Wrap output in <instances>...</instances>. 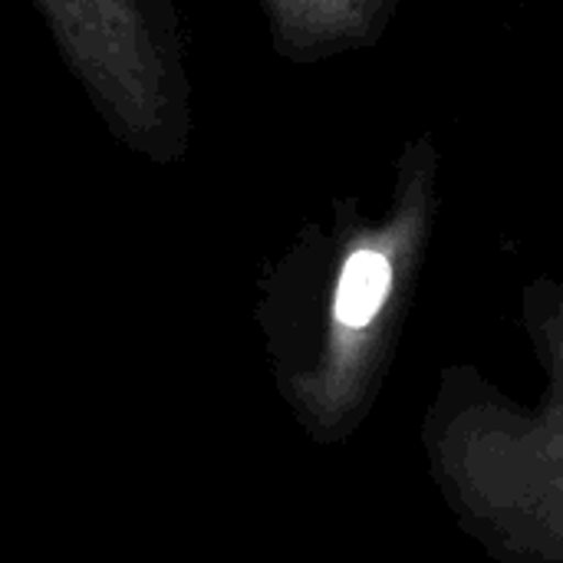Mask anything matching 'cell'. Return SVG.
I'll use <instances>...</instances> for the list:
<instances>
[{
	"label": "cell",
	"mask_w": 563,
	"mask_h": 563,
	"mask_svg": "<svg viewBox=\"0 0 563 563\" xmlns=\"http://www.w3.org/2000/svg\"><path fill=\"white\" fill-rule=\"evenodd\" d=\"M109 132L152 162L188 152V82L148 0H33Z\"/></svg>",
	"instance_id": "6da1fadb"
},
{
	"label": "cell",
	"mask_w": 563,
	"mask_h": 563,
	"mask_svg": "<svg viewBox=\"0 0 563 563\" xmlns=\"http://www.w3.org/2000/svg\"><path fill=\"white\" fill-rule=\"evenodd\" d=\"M274 46L297 63L369 46L389 26L399 0H261Z\"/></svg>",
	"instance_id": "7a4b0ae2"
}]
</instances>
